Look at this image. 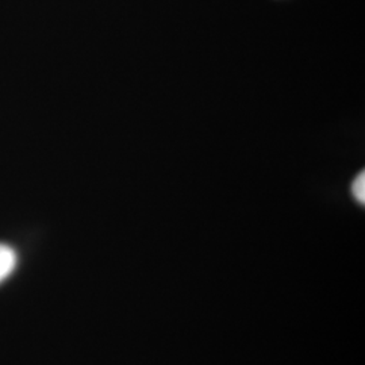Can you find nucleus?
<instances>
[{
    "label": "nucleus",
    "instance_id": "2",
    "mask_svg": "<svg viewBox=\"0 0 365 365\" xmlns=\"http://www.w3.org/2000/svg\"><path fill=\"white\" fill-rule=\"evenodd\" d=\"M352 194L354 199L364 205L365 203V173L361 172L360 175H357V178L352 182Z\"/></svg>",
    "mask_w": 365,
    "mask_h": 365
},
{
    "label": "nucleus",
    "instance_id": "1",
    "mask_svg": "<svg viewBox=\"0 0 365 365\" xmlns=\"http://www.w3.org/2000/svg\"><path fill=\"white\" fill-rule=\"evenodd\" d=\"M16 253L11 247L0 244V283H3L16 267Z\"/></svg>",
    "mask_w": 365,
    "mask_h": 365
}]
</instances>
